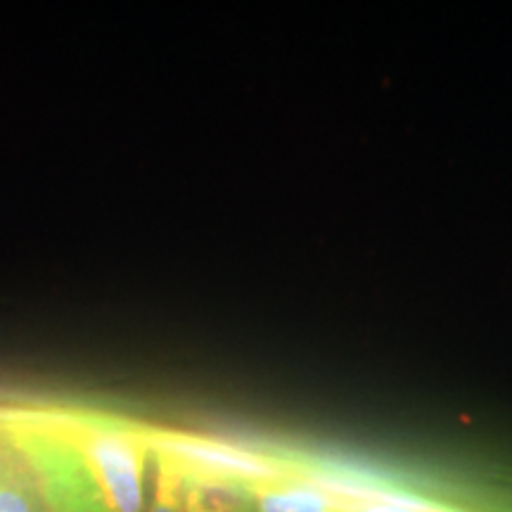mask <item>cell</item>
Returning <instances> with one entry per match:
<instances>
[{
	"label": "cell",
	"instance_id": "6da1fadb",
	"mask_svg": "<svg viewBox=\"0 0 512 512\" xmlns=\"http://www.w3.org/2000/svg\"><path fill=\"white\" fill-rule=\"evenodd\" d=\"M31 413L81 453L112 512L145 510V472L152 456L145 422L79 406H34Z\"/></svg>",
	"mask_w": 512,
	"mask_h": 512
},
{
	"label": "cell",
	"instance_id": "7a4b0ae2",
	"mask_svg": "<svg viewBox=\"0 0 512 512\" xmlns=\"http://www.w3.org/2000/svg\"><path fill=\"white\" fill-rule=\"evenodd\" d=\"M0 425L34 470L43 512H112L81 453L31 408H3Z\"/></svg>",
	"mask_w": 512,
	"mask_h": 512
},
{
	"label": "cell",
	"instance_id": "3957f363",
	"mask_svg": "<svg viewBox=\"0 0 512 512\" xmlns=\"http://www.w3.org/2000/svg\"><path fill=\"white\" fill-rule=\"evenodd\" d=\"M145 437L150 441L152 453L171 458L188 475L242 486V489L285 475L302 463V460L280 456V453L259 451V448L195 432L145 425Z\"/></svg>",
	"mask_w": 512,
	"mask_h": 512
},
{
	"label": "cell",
	"instance_id": "277c9868",
	"mask_svg": "<svg viewBox=\"0 0 512 512\" xmlns=\"http://www.w3.org/2000/svg\"><path fill=\"white\" fill-rule=\"evenodd\" d=\"M254 512H344L349 498L299 463L294 470L245 489Z\"/></svg>",
	"mask_w": 512,
	"mask_h": 512
},
{
	"label": "cell",
	"instance_id": "5b68a950",
	"mask_svg": "<svg viewBox=\"0 0 512 512\" xmlns=\"http://www.w3.org/2000/svg\"><path fill=\"white\" fill-rule=\"evenodd\" d=\"M0 512H43L34 470L3 425H0Z\"/></svg>",
	"mask_w": 512,
	"mask_h": 512
},
{
	"label": "cell",
	"instance_id": "8992f818",
	"mask_svg": "<svg viewBox=\"0 0 512 512\" xmlns=\"http://www.w3.org/2000/svg\"><path fill=\"white\" fill-rule=\"evenodd\" d=\"M178 472H181L185 512H254L252 498L242 486L188 475L181 467H178Z\"/></svg>",
	"mask_w": 512,
	"mask_h": 512
},
{
	"label": "cell",
	"instance_id": "52a82bcc",
	"mask_svg": "<svg viewBox=\"0 0 512 512\" xmlns=\"http://www.w3.org/2000/svg\"><path fill=\"white\" fill-rule=\"evenodd\" d=\"M155 458V489H152V503L147 512H185L181 472L171 458L162 453H152Z\"/></svg>",
	"mask_w": 512,
	"mask_h": 512
},
{
	"label": "cell",
	"instance_id": "ba28073f",
	"mask_svg": "<svg viewBox=\"0 0 512 512\" xmlns=\"http://www.w3.org/2000/svg\"><path fill=\"white\" fill-rule=\"evenodd\" d=\"M344 512H439L425 505L403 501V498H363V501H349Z\"/></svg>",
	"mask_w": 512,
	"mask_h": 512
}]
</instances>
